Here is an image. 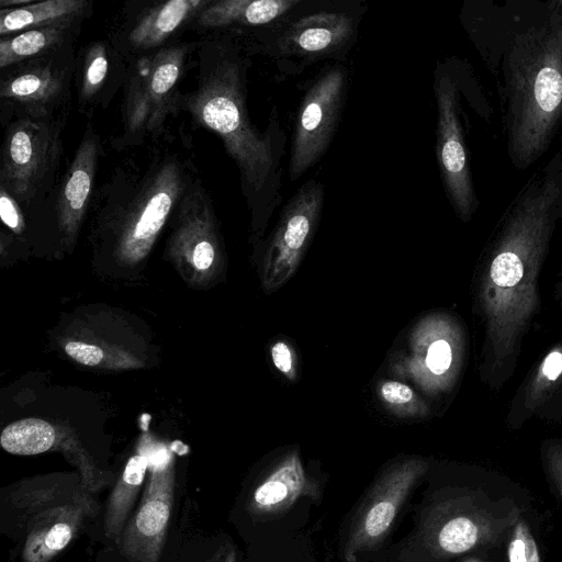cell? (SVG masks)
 <instances>
[{
  "label": "cell",
  "instance_id": "cell-1",
  "mask_svg": "<svg viewBox=\"0 0 562 562\" xmlns=\"http://www.w3.org/2000/svg\"><path fill=\"white\" fill-rule=\"evenodd\" d=\"M561 217L562 158L557 155L520 191L487 250L480 302L494 374L512 371L538 311L539 271Z\"/></svg>",
  "mask_w": 562,
  "mask_h": 562
},
{
  "label": "cell",
  "instance_id": "cell-2",
  "mask_svg": "<svg viewBox=\"0 0 562 562\" xmlns=\"http://www.w3.org/2000/svg\"><path fill=\"white\" fill-rule=\"evenodd\" d=\"M424 484L418 502L409 505L411 531L372 560L452 562L485 552L507 538L530 504L518 484L479 468L431 465Z\"/></svg>",
  "mask_w": 562,
  "mask_h": 562
},
{
  "label": "cell",
  "instance_id": "cell-3",
  "mask_svg": "<svg viewBox=\"0 0 562 562\" xmlns=\"http://www.w3.org/2000/svg\"><path fill=\"white\" fill-rule=\"evenodd\" d=\"M196 88L179 105L199 125L216 133L239 172L252 223L265 225L281 203L286 136L277 108L263 132L250 122L246 104L247 64L231 40L203 43Z\"/></svg>",
  "mask_w": 562,
  "mask_h": 562
},
{
  "label": "cell",
  "instance_id": "cell-4",
  "mask_svg": "<svg viewBox=\"0 0 562 562\" xmlns=\"http://www.w3.org/2000/svg\"><path fill=\"white\" fill-rule=\"evenodd\" d=\"M517 34L507 66V133L514 164L528 167L547 149L562 115V2Z\"/></svg>",
  "mask_w": 562,
  "mask_h": 562
},
{
  "label": "cell",
  "instance_id": "cell-5",
  "mask_svg": "<svg viewBox=\"0 0 562 562\" xmlns=\"http://www.w3.org/2000/svg\"><path fill=\"white\" fill-rule=\"evenodd\" d=\"M194 177L178 153L156 150L144 164L117 166L95 189L90 206L98 207L105 227L116 231L121 252L137 257L167 224Z\"/></svg>",
  "mask_w": 562,
  "mask_h": 562
},
{
  "label": "cell",
  "instance_id": "cell-6",
  "mask_svg": "<svg viewBox=\"0 0 562 562\" xmlns=\"http://www.w3.org/2000/svg\"><path fill=\"white\" fill-rule=\"evenodd\" d=\"M431 463L422 457H405L380 469L344 518L338 537L340 562H358L386 548L415 492L424 484Z\"/></svg>",
  "mask_w": 562,
  "mask_h": 562
},
{
  "label": "cell",
  "instance_id": "cell-7",
  "mask_svg": "<svg viewBox=\"0 0 562 562\" xmlns=\"http://www.w3.org/2000/svg\"><path fill=\"white\" fill-rule=\"evenodd\" d=\"M194 43H179L145 53L130 60L123 83V146L140 145L158 137L169 114L176 112L178 85Z\"/></svg>",
  "mask_w": 562,
  "mask_h": 562
},
{
  "label": "cell",
  "instance_id": "cell-8",
  "mask_svg": "<svg viewBox=\"0 0 562 562\" xmlns=\"http://www.w3.org/2000/svg\"><path fill=\"white\" fill-rule=\"evenodd\" d=\"M65 121L66 112L47 117L22 116L5 125L0 187L23 212L43 206L57 184Z\"/></svg>",
  "mask_w": 562,
  "mask_h": 562
},
{
  "label": "cell",
  "instance_id": "cell-9",
  "mask_svg": "<svg viewBox=\"0 0 562 562\" xmlns=\"http://www.w3.org/2000/svg\"><path fill=\"white\" fill-rule=\"evenodd\" d=\"M76 58L72 43L63 48L1 70L0 101L5 114L47 117L61 111L71 97Z\"/></svg>",
  "mask_w": 562,
  "mask_h": 562
},
{
  "label": "cell",
  "instance_id": "cell-10",
  "mask_svg": "<svg viewBox=\"0 0 562 562\" xmlns=\"http://www.w3.org/2000/svg\"><path fill=\"white\" fill-rule=\"evenodd\" d=\"M348 70L340 64L323 68L301 100L290 148L289 177L296 181L329 147L348 87Z\"/></svg>",
  "mask_w": 562,
  "mask_h": 562
},
{
  "label": "cell",
  "instance_id": "cell-11",
  "mask_svg": "<svg viewBox=\"0 0 562 562\" xmlns=\"http://www.w3.org/2000/svg\"><path fill=\"white\" fill-rule=\"evenodd\" d=\"M324 494L325 482L305 469L297 451H291L254 481L244 509L254 525L277 527L294 509L319 506Z\"/></svg>",
  "mask_w": 562,
  "mask_h": 562
},
{
  "label": "cell",
  "instance_id": "cell-12",
  "mask_svg": "<svg viewBox=\"0 0 562 562\" xmlns=\"http://www.w3.org/2000/svg\"><path fill=\"white\" fill-rule=\"evenodd\" d=\"M434 90L437 104L436 155L442 183L458 215L468 221L477 200L460 121L459 90L452 77L439 66L435 71Z\"/></svg>",
  "mask_w": 562,
  "mask_h": 562
},
{
  "label": "cell",
  "instance_id": "cell-13",
  "mask_svg": "<svg viewBox=\"0 0 562 562\" xmlns=\"http://www.w3.org/2000/svg\"><path fill=\"white\" fill-rule=\"evenodd\" d=\"M356 15L341 10L313 11L289 22L272 41L278 61H295L299 68L347 53L357 35Z\"/></svg>",
  "mask_w": 562,
  "mask_h": 562
},
{
  "label": "cell",
  "instance_id": "cell-14",
  "mask_svg": "<svg viewBox=\"0 0 562 562\" xmlns=\"http://www.w3.org/2000/svg\"><path fill=\"white\" fill-rule=\"evenodd\" d=\"M175 495V476L166 461L155 463L140 504L119 540L128 562H158L166 541Z\"/></svg>",
  "mask_w": 562,
  "mask_h": 562
},
{
  "label": "cell",
  "instance_id": "cell-15",
  "mask_svg": "<svg viewBox=\"0 0 562 562\" xmlns=\"http://www.w3.org/2000/svg\"><path fill=\"white\" fill-rule=\"evenodd\" d=\"M324 187L310 179L284 205L268 249L273 278L283 281L295 269L322 215Z\"/></svg>",
  "mask_w": 562,
  "mask_h": 562
},
{
  "label": "cell",
  "instance_id": "cell-16",
  "mask_svg": "<svg viewBox=\"0 0 562 562\" xmlns=\"http://www.w3.org/2000/svg\"><path fill=\"white\" fill-rule=\"evenodd\" d=\"M101 153L100 136L88 124L71 162L47 199L53 200L59 225L69 234L79 227L91 205Z\"/></svg>",
  "mask_w": 562,
  "mask_h": 562
},
{
  "label": "cell",
  "instance_id": "cell-17",
  "mask_svg": "<svg viewBox=\"0 0 562 562\" xmlns=\"http://www.w3.org/2000/svg\"><path fill=\"white\" fill-rule=\"evenodd\" d=\"M127 66L113 44L91 42L76 59L75 79L79 104L83 108L106 105L124 83Z\"/></svg>",
  "mask_w": 562,
  "mask_h": 562
},
{
  "label": "cell",
  "instance_id": "cell-18",
  "mask_svg": "<svg viewBox=\"0 0 562 562\" xmlns=\"http://www.w3.org/2000/svg\"><path fill=\"white\" fill-rule=\"evenodd\" d=\"M212 0L157 2L133 22L125 36V52L136 56L162 48L176 33L193 21Z\"/></svg>",
  "mask_w": 562,
  "mask_h": 562
},
{
  "label": "cell",
  "instance_id": "cell-19",
  "mask_svg": "<svg viewBox=\"0 0 562 562\" xmlns=\"http://www.w3.org/2000/svg\"><path fill=\"white\" fill-rule=\"evenodd\" d=\"M88 507L63 504L44 508L31 520L21 562H49L74 539Z\"/></svg>",
  "mask_w": 562,
  "mask_h": 562
},
{
  "label": "cell",
  "instance_id": "cell-20",
  "mask_svg": "<svg viewBox=\"0 0 562 562\" xmlns=\"http://www.w3.org/2000/svg\"><path fill=\"white\" fill-rule=\"evenodd\" d=\"M304 0H212L194 19L200 29L270 24L302 5Z\"/></svg>",
  "mask_w": 562,
  "mask_h": 562
},
{
  "label": "cell",
  "instance_id": "cell-21",
  "mask_svg": "<svg viewBox=\"0 0 562 562\" xmlns=\"http://www.w3.org/2000/svg\"><path fill=\"white\" fill-rule=\"evenodd\" d=\"M92 10L89 0H46L14 9L0 11V36H9L22 31L80 26Z\"/></svg>",
  "mask_w": 562,
  "mask_h": 562
},
{
  "label": "cell",
  "instance_id": "cell-22",
  "mask_svg": "<svg viewBox=\"0 0 562 562\" xmlns=\"http://www.w3.org/2000/svg\"><path fill=\"white\" fill-rule=\"evenodd\" d=\"M80 26H55L22 31L0 38V70L52 54L74 43Z\"/></svg>",
  "mask_w": 562,
  "mask_h": 562
},
{
  "label": "cell",
  "instance_id": "cell-23",
  "mask_svg": "<svg viewBox=\"0 0 562 562\" xmlns=\"http://www.w3.org/2000/svg\"><path fill=\"white\" fill-rule=\"evenodd\" d=\"M148 464L149 461L144 454H136L128 459L108 498L104 514V532L108 538L120 540L145 480Z\"/></svg>",
  "mask_w": 562,
  "mask_h": 562
},
{
  "label": "cell",
  "instance_id": "cell-24",
  "mask_svg": "<svg viewBox=\"0 0 562 562\" xmlns=\"http://www.w3.org/2000/svg\"><path fill=\"white\" fill-rule=\"evenodd\" d=\"M55 442L50 424L38 418H25L9 424L1 432L2 448L12 454L34 456L49 450Z\"/></svg>",
  "mask_w": 562,
  "mask_h": 562
},
{
  "label": "cell",
  "instance_id": "cell-25",
  "mask_svg": "<svg viewBox=\"0 0 562 562\" xmlns=\"http://www.w3.org/2000/svg\"><path fill=\"white\" fill-rule=\"evenodd\" d=\"M561 380L562 345H559L543 357L524 390L521 408L526 416L542 405Z\"/></svg>",
  "mask_w": 562,
  "mask_h": 562
},
{
  "label": "cell",
  "instance_id": "cell-26",
  "mask_svg": "<svg viewBox=\"0 0 562 562\" xmlns=\"http://www.w3.org/2000/svg\"><path fill=\"white\" fill-rule=\"evenodd\" d=\"M508 562H541L536 538L525 514L507 536Z\"/></svg>",
  "mask_w": 562,
  "mask_h": 562
},
{
  "label": "cell",
  "instance_id": "cell-27",
  "mask_svg": "<svg viewBox=\"0 0 562 562\" xmlns=\"http://www.w3.org/2000/svg\"><path fill=\"white\" fill-rule=\"evenodd\" d=\"M453 360L452 345L447 339L440 338L429 345L425 363L432 374L443 375L451 369Z\"/></svg>",
  "mask_w": 562,
  "mask_h": 562
},
{
  "label": "cell",
  "instance_id": "cell-28",
  "mask_svg": "<svg viewBox=\"0 0 562 562\" xmlns=\"http://www.w3.org/2000/svg\"><path fill=\"white\" fill-rule=\"evenodd\" d=\"M542 459L550 483L562 497V442H547L542 449Z\"/></svg>",
  "mask_w": 562,
  "mask_h": 562
},
{
  "label": "cell",
  "instance_id": "cell-29",
  "mask_svg": "<svg viewBox=\"0 0 562 562\" xmlns=\"http://www.w3.org/2000/svg\"><path fill=\"white\" fill-rule=\"evenodd\" d=\"M0 216L10 229L20 233L24 228V212L13 196L0 187Z\"/></svg>",
  "mask_w": 562,
  "mask_h": 562
},
{
  "label": "cell",
  "instance_id": "cell-30",
  "mask_svg": "<svg viewBox=\"0 0 562 562\" xmlns=\"http://www.w3.org/2000/svg\"><path fill=\"white\" fill-rule=\"evenodd\" d=\"M65 351L70 358L86 366L99 364L103 359L100 347L81 341H69L65 346Z\"/></svg>",
  "mask_w": 562,
  "mask_h": 562
},
{
  "label": "cell",
  "instance_id": "cell-31",
  "mask_svg": "<svg viewBox=\"0 0 562 562\" xmlns=\"http://www.w3.org/2000/svg\"><path fill=\"white\" fill-rule=\"evenodd\" d=\"M380 395L390 405L408 404L414 398L413 390L397 381H385L380 386Z\"/></svg>",
  "mask_w": 562,
  "mask_h": 562
},
{
  "label": "cell",
  "instance_id": "cell-32",
  "mask_svg": "<svg viewBox=\"0 0 562 562\" xmlns=\"http://www.w3.org/2000/svg\"><path fill=\"white\" fill-rule=\"evenodd\" d=\"M271 357L274 367L283 374L293 376V353L284 341L276 342L271 348Z\"/></svg>",
  "mask_w": 562,
  "mask_h": 562
},
{
  "label": "cell",
  "instance_id": "cell-33",
  "mask_svg": "<svg viewBox=\"0 0 562 562\" xmlns=\"http://www.w3.org/2000/svg\"><path fill=\"white\" fill-rule=\"evenodd\" d=\"M212 562H238L237 552L233 544L222 547L213 558Z\"/></svg>",
  "mask_w": 562,
  "mask_h": 562
},
{
  "label": "cell",
  "instance_id": "cell-34",
  "mask_svg": "<svg viewBox=\"0 0 562 562\" xmlns=\"http://www.w3.org/2000/svg\"><path fill=\"white\" fill-rule=\"evenodd\" d=\"M33 0H0V7L2 9H14L29 5L33 3Z\"/></svg>",
  "mask_w": 562,
  "mask_h": 562
},
{
  "label": "cell",
  "instance_id": "cell-35",
  "mask_svg": "<svg viewBox=\"0 0 562 562\" xmlns=\"http://www.w3.org/2000/svg\"><path fill=\"white\" fill-rule=\"evenodd\" d=\"M452 562H487V561H483L474 555H467V557H462L460 559H457Z\"/></svg>",
  "mask_w": 562,
  "mask_h": 562
},
{
  "label": "cell",
  "instance_id": "cell-36",
  "mask_svg": "<svg viewBox=\"0 0 562 562\" xmlns=\"http://www.w3.org/2000/svg\"><path fill=\"white\" fill-rule=\"evenodd\" d=\"M358 562H380V561H375V560H372V559H369V558L360 557V558H358Z\"/></svg>",
  "mask_w": 562,
  "mask_h": 562
}]
</instances>
